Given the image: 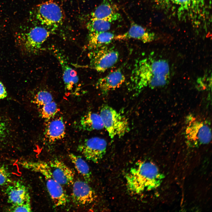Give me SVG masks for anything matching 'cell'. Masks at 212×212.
<instances>
[{"label": "cell", "mask_w": 212, "mask_h": 212, "mask_svg": "<svg viewBox=\"0 0 212 212\" xmlns=\"http://www.w3.org/2000/svg\"><path fill=\"white\" fill-rule=\"evenodd\" d=\"M169 64L165 60L146 57L136 61L130 78V88L135 95L145 88L154 89L167 84L170 77Z\"/></svg>", "instance_id": "6da1fadb"}, {"label": "cell", "mask_w": 212, "mask_h": 212, "mask_svg": "<svg viewBox=\"0 0 212 212\" xmlns=\"http://www.w3.org/2000/svg\"><path fill=\"white\" fill-rule=\"evenodd\" d=\"M125 178L128 190L132 193L138 194L158 187L163 176L154 164L142 161L131 168Z\"/></svg>", "instance_id": "7a4b0ae2"}, {"label": "cell", "mask_w": 212, "mask_h": 212, "mask_svg": "<svg viewBox=\"0 0 212 212\" xmlns=\"http://www.w3.org/2000/svg\"><path fill=\"white\" fill-rule=\"evenodd\" d=\"M180 18H197L209 8L211 0H160Z\"/></svg>", "instance_id": "3957f363"}, {"label": "cell", "mask_w": 212, "mask_h": 212, "mask_svg": "<svg viewBox=\"0 0 212 212\" xmlns=\"http://www.w3.org/2000/svg\"><path fill=\"white\" fill-rule=\"evenodd\" d=\"M186 120L185 136L188 144L198 146L210 142L211 129L206 122L191 115L188 116Z\"/></svg>", "instance_id": "277c9868"}, {"label": "cell", "mask_w": 212, "mask_h": 212, "mask_svg": "<svg viewBox=\"0 0 212 212\" xmlns=\"http://www.w3.org/2000/svg\"><path fill=\"white\" fill-rule=\"evenodd\" d=\"M100 114L104 128L112 139L116 136H123L129 131V125L127 118L110 106L104 105Z\"/></svg>", "instance_id": "5b68a950"}, {"label": "cell", "mask_w": 212, "mask_h": 212, "mask_svg": "<svg viewBox=\"0 0 212 212\" xmlns=\"http://www.w3.org/2000/svg\"><path fill=\"white\" fill-rule=\"evenodd\" d=\"M37 19L42 24L54 29L64 22L65 15L62 7L52 0L42 3L37 7Z\"/></svg>", "instance_id": "8992f818"}, {"label": "cell", "mask_w": 212, "mask_h": 212, "mask_svg": "<svg viewBox=\"0 0 212 212\" xmlns=\"http://www.w3.org/2000/svg\"><path fill=\"white\" fill-rule=\"evenodd\" d=\"M89 64L87 67L98 72H104L115 65L119 57L118 51L107 46L91 50L88 54Z\"/></svg>", "instance_id": "52a82bcc"}, {"label": "cell", "mask_w": 212, "mask_h": 212, "mask_svg": "<svg viewBox=\"0 0 212 212\" xmlns=\"http://www.w3.org/2000/svg\"><path fill=\"white\" fill-rule=\"evenodd\" d=\"M51 32L45 27L36 26L18 37L19 44L22 50L28 54L38 53L49 36Z\"/></svg>", "instance_id": "ba28073f"}, {"label": "cell", "mask_w": 212, "mask_h": 212, "mask_svg": "<svg viewBox=\"0 0 212 212\" xmlns=\"http://www.w3.org/2000/svg\"><path fill=\"white\" fill-rule=\"evenodd\" d=\"M107 147L104 139L94 137L85 140L78 146V150L87 160L97 163L105 154Z\"/></svg>", "instance_id": "9c48e42d"}, {"label": "cell", "mask_w": 212, "mask_h": 212, "mask_svg": "<svg viewBox=\"0 0 212 212\" xmlns=\"http://www.w3.org/2000/svg\"><path fill=\"white\" fill-rule=\"evenodd\" d=\"M72 193L73 202L79 206L87 205L92 203L96 198L94 190L87 182L77 180L74 182Z\"/></svg>", "instance_id": "30bf717a"}, {"label": "cell", "mask_w": 212, "mask_h": 212, "mask_svg": "<svg viewBox=\"0 0 212 212\" xmlns=\"http://www.w3.org/2000/svg\"><path fill=\"white\" fill-rule=\"evenodd\" d=\"M51 49L61 67L65 89L68 91L72 90L79 82V79L76 72L70 66L62 52L56 48H51Z\"/></svg>", "instance_id": "8fae6325"}, {"label": "cell", "mask_w": 212, "mask_h": 212, "mask_svg": "<svg viewBox=\"0 0 212 212\" xmlns=\"http://www.w3.org/2000/svg\"><path fill=\"white\" fill-rule=\"evenodd\" d=\"M53 178L62 186L72 185L74 171L64 163L57 159L48 162Z\"/></svg>", "instance_id": "7c38bea8"}, {"label": "cell", "mask_w": 212, "mask_h": 212, "mask_svg": "<svg viewBox=\"0 0 212 212\" xmlns=\"http://www.w3.org/2000/svg\"><path fill=\"white\" fill-rule=\"evenodd\" d=\"M125 79L122 70L120 68L117 69L99 79L97 82L96 87L103 94L106 95L120 87L124 82Z\"/></svg>", "instance_id": "4fadbf2b"}, {"label": "cell", "mask_w": 212, "mask_h": 212, "mask_svg": "<svg viewBox=\"0 0 212 212\" xmlns=\"http://www.w3.org/2000/svg\"><path fill=\"white\" fill-rule=\"evenodd\" d=\"M46 187L55 207L65 205L68 202V198L62 186L55 180L52 175L44 176Z\"/></svg>", "instance_id": "5bb4252c"}, {"label": "cell", "mask_w": 212, "mask_h": 212, "mask_svg": "<svg viewBox=\"0 0 212 212\" xmlns=\"http://www.w3.org/2000/svg\"><path fill=\"white\" fill-rule=\"evenodd\" d=\"M155 38V34L153 32L147 30L141 26L132 23L127 31L115 36L114 39L121 40L134 39L147 43L153 41Z\"/></svg>", "instance_id": "9a60e30c"}, {"label": "cell", "mask_w": 212, "mask_h": 212, "mask_svg": "<svg viewBox=\"0 0 212 212\" xmlns=\"http://www.w3.org/2000/svg\"><path fill=\"white\" fill-rule=\"evenodd\" d=\"M7 202L11 205H17L31 202L28 188L21 181H18L9 186L5 190Z\"/></svg>", "instance_id": "2e32d148"}, {"label": "cell", "mask_w": 212, "mask_h": 212, "mask_svg": "<svg viewBox=\"0 0 212 212\" xmlns=\"http://www.w3.org/2000/svg\"><path fill=\"white\" fill-rule=\"evenodd\" d=\"M92 18L101 19L111 22L120 19L121 16L116 7L107 0H104L91 14Z\"/></svg>", "instance_id": "e0dca14e"}, {"label": "cell", "mask_w": 212, "mask_h": 212, "mask_svg": "<svg viewBox=\"0 0 212 212\" xmlns=\"http://www.w3.org/2000/svg\"><path fill=\"white\" fill-rule=\"evenodd\" d=\"M65 134V127L62 117H59L49 122L45 129V138L50 143L63 138Z\"/></svg>", "instance_id": "ac0fdd59"}, {"label": "cell", "mask_w": 212, "mask_h": 212, "mask_svg": "<svg viewBox=\"0 0 212 212\" xmlns=\"http://www.w3.org/2000/svg\"><path fill=\"white\" fill-rule=\"evenodd\" d=\"M115 36L113 33L108 31L89 33L88 48L92 50L107 46L114 40Z\"/></svg>", "instance_id": "d6986e66"}, {"label": "cell", "mask_w": 212, "mask_h": 212, "mask_svg": "<svg viewBox=\"0 0 212 212\" xmlns=\"http://www.w3.org/2000/svg\"><path fill=\"white\" fill-rule=\"evenodd\" d=\"M80 122L81 128L84 130L91 131L104 128L100 114L94 112H87L81 118Z\"/></svg>", "instance_id": "ffe728a7"}, {"label": "cell", "mask_w": 212, "mask_h": 212, "mask_svg": "<svg viewBox=\"0 0 212 212\" xmlns=\"http://www.w3.org/2000/svg\"><path fill=\"white\" fill-rule=\"evenodd\" d=\"M69 157L75 169L87 183L91 180L92 173L86 161L80 156L71 153Z\"/></svg>", "instance_id": "44dd1931"}, {"label": "cell", "mask_w": 212, "mask_h": 212, "mask_svg": "<svg viewBox=\"0 0 212 212\" xmlns=\"http://www.w3.org/2000/svg\"><path fill=\"white\" fill-rule=\"evenodd\" d=\"M111 22L100 19L91 18L87 24L89 33H95L108 31L110 29Z\"/></svg>", "instance_id": "7402d4cb"}, {"label": "cell", "mask_w": 212, "mask_h": 212, "mask_svg": "<svg viewBox=\"0 0 212 212\" xmlns=\"http://www.w3.org/2000/svg\"><path fill=\"white\" fill-rule=\"evenodd\" d=\"M39 108L41 117L46 120H48L53 117L58 110L57 105L54 100Z\"/></svg>", "instance_id": "603a6c76"}, {"label": "cell", "mask_w": 212, "mask_h": 212, "mask_svg": "<svg viewBox=\"0 0 212 212\" xmlns=\"http://www.w3.org/2000/svg\"><path fill=\"white\" fill-rule=\"evenodd\" d=\"M53 101V98L51 93L47 91L42 90L36 94L34 101L39 107Z\"/></svg>", "instance_id": "cb8c5ba5"}, {"label": "cell", "mask_w": 212, "mask_h": 212, "mask_svg": "<svg viewBox=\"0 0 212 212\" xmlns=\"http://www.w3.org/2000/svg\"><path fill=\"white\" fill-rule=\"evenodd\" d=\"M12 182L10 173L6 167L0 164V186H4Z\"/></svg>", "instance_id": "d4e9b609"}, {"label": "cell", "mask_w": 212, "mask_h": 212, "mask_svg": "<svg viewBox=\"0 0 212 212\" xmlns=\"http://www.w3.org/2000/svg\"><path fill=\"white\" fill-rule=\"evenodd\" d=\"M10 212H31L32 208L30 202H26L24 203L17 204L12 205L7 209Z\"/></svg>", "instance_id": "484cf974"}, {"label": "cell", "mask_w": 212, "mask_h": 212, "mask_svg": "<svg viewBox=\"0 0 212 212\" xmlns=\"http://www.w3.org/2000/svg\"><path fill=\"white\" fill-rule=\"evenodd\" d=\"M7 96L6 89L1 82L0 81V100L3 99Z\"/></svg>", "instance_id": "4316f807"}, {"label": "cell", "mask_w": 212, "mask_h": 212, "mask_svg": "<svg viewBox=\"0 0 212 212\" xmlns=\"http://www.w3.org/2000/svg\"><path fill=\"white\" fill-rule=\"evenodd\" d=\"M5 130V125L0 119V136L3 134Z\"/></svg>", "instance_id": "83f0119b"}]
</instances>
